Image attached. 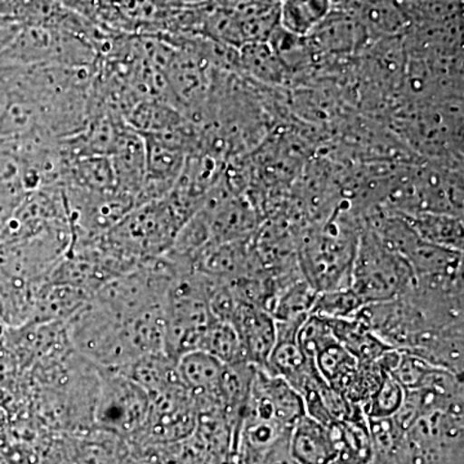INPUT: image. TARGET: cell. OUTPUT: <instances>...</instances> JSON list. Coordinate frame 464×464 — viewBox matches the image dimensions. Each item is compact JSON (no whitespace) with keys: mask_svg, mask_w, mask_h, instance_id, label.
<instances>
[{"mask_svg":"<svg viewBox=\"0 0 464 464\" xmlns=\"http://www.w3.org/2000/svg\"><path fill=\"white\" fill-rule=\"evenodd\" d=\"M364 218L353 207H338L322 225L302 237L298 264L317 293L347 288Z\"/></svg>","mask_w":464,"mask_h":464,"instance_id":"cell-1","label":"cell"},{"mask_svg":"<svg viewBox=\"0 0 464 464\" xmlns=\"http://www.w3.org/2000/svg\"><path fill=\"white\" fill-rule=\"evenodd\" d=\"M183 225L164 197L134 207L101 240L114 255L140 265L166 255Z\"/></svg>","mask_w":464,"mask_h":464,"instance_id":"cell-2","label":"cell"},{"mask_svg":"<svg viewBox=\"0 0 464 464\" xmlns=\"http://www.w3.org/2000/svg\"><path fill=\"white\" fill-rule=\"evenodd\" d=\"M414 284L415 274L409 262L364 222L351 271L350 288L357 297L364 304L393 301Z\"/></svg>","mask_w":464,"mask_h":464,"instance_id":"cell-3","label":"cell"},{"mask_svg":"<svg viewBox=\"0 0 464 464\" xmlns=\"http://www.w3.org/2000/svg\"><path fill=\"white\" fill-rule=\"evenodd\" d=\"M99 372L93 405L94 424L119 438H139L148 420L149 393L119 372L106 369H99Z\"/></svg>","mask_w":464,"mask_h":464,"instance_id":"cell-4","label":"cell"},{"mask_svg":"<svg viewBox=\"0 0 464 464\" xmlns=\"http://www.w3.org/2000/svg\"><path fill=\"white\" fill-rule=\"evenodd\" d=\"M198 420L197 402L179 382L150 396L148 420L137 440L143 444H174L190 438Z\"/></svg>","mask_w":464,"mask_h":464,"instance_id":"cell-5","label":"cell"},{"mask_svg":"<svg viewBox=\"0 0 464 464\" xmlns=\"http://www.w3.org/2000/svg\"><path fill=\"white\" fill-rule=\"evenodd\" d=\"M306 39L315 58L335 60L360 53L371 43L362 24L340 5H334Z\"/></svg>","mask_w":464,"mask_h":464,"instance_id":"cell-6","label":"cell"},{"mask_svg":"<svg viewBox=\"0 0 464 464\" xmlns=\"http://www.w3.org/2000/svg\"><path fill=\"white\" fill-rule=\"evenodd\" d=\"M226 365L201 350L190 351L177 360L179 381L190 392L197 405H218L219 390L224 380Z\"/></svg>","mask_w":464,"mask_h":464,"instance_id":"cell-7","label":"cell"},{"mask_svg":"<svg viewBox=\"0 0 464 464\" xmlns=\"http://www.w3.org/2000/svg\"><path fill=\"white\" fill-rule=\"evenodd\" d=\"M239 334L246 362L265 369L276 341V324L265 308L239 302L231 322Z\"/></svg>","mask_w":464,"mask_h":464,"instance_id":"cell-8","label":"cell"},{"mask_svg":"<svg viewBox=\"0 0 464 464\" xmlns=\"http://www.w3.org/2000/svg\"><path fill=\"white\" fill-rule=\"evenodd\" d=\"M340 7L357 18L371 42L404 35L411 25L402 0H343Z\"/></svg>","mask_w":464,"mask_h":464,"instance_id":"cell-9","label":"cell"},{"mask_svg":"<svg viewBox=\"0 0 464 464\" xmlns=\"http://www.w3.org/2000/svg\"><path fill=\"white\" fill-rule=\"evenodd\" d=\"M119 192L139 198L146 177V148L141 134L125 125L109 155Z\"/></svg>","mask_w":464,"mask_h":464,"instance_id":"cell-10","label":"cell"},{"mask_svg":"<svg viewBox=\"0 0 464 464\" xmlns=\"http://www.w3.org/2000/svg\"><path fill=\"white\" fill-rule=\"evenodd\" d=\"M289 454L295 464H331L337 447L328 426L304 414L290 431Z\"/></svg>","mask_w":464,"mask_h":464,"instance_id":"cell-11","label":"cell"},{"mask_svg":"<svg viewBox=\"0 0 464 464\" xmlns=\"http://www.w3.org/2000/svg\"><path fill=\"white\" fill-rule=\"evenodd\" d=\"M91 297L76 286L48 282L39 295L32 322L67 323Z\"/></svg>","mask_w":464,"mask_h":464,"instance_id":"cell-12","label":"cell"},{"mask_svg":"<svg viewBox=\"0 0 464 464\" xmlns=\"http://www.w3.org/2000/svg\"><path fill=\"white\" fill-rule=\"evenodd\" d=\"M399 215L408 222L420 239L442 248L463 252V217L440 213Z\"/></svg>","mask_w":464,"mask_h":464,"instance_id":"cell-13","label":"cell"},{"mask_svg":"<svg viewBox=\"0 0 464 464\" xmlns=\"http://www.w3.org/2000/svg\"><path fill=\"white\" fill-rule=\"evenodd\" d=\"M176 362V360L168 356L166 353H154L139 357L115 372L136 382L149 393V396H152L173 384L179 383Z\"/></svg>","mask_w":464,"mask_h":464,"instance_id":"cell-14","label":"cell"},{"mask_svg":"<svg viewBox=\"0 0 464 464\" xmlns=\"http://www.w3.org/2000/svg\"><path fill=\"white\" fill-rule=\"evenodd\" d=\"M186 116L172 103L160 100H140L124 116L125 124L137 133L159 134L185 123Z\"/></svg>","mask_w":464,"mask_h":464,"instance_id":"cell-15","label":"cell"},{"mask_svg":"<svg viewBox=\"0 0 464 464\" xmlns=\"http://www.w3.org/2000/svg\"><path fill=\"white\" fill-rule=\"evenodd\" d=\"M61 185L88 192L118 191L111 160L105 155L76 159L67 164Z\"/></svg>","mask_w":464,"mask_h":464,"instance_id":"cell-16","label":"cell"},{"mask_svg":"<svg viewBox=\"0 0 464 464\" xmlns=\"http://www.w3.org/2000/svg\"><path fill=\"white\" fill-rule=\"evenodd\" d=\"M333 0H282L279 25L295 35L306 38L331 14Z\"/></svg>","mask_w":464,"mask_h":464,"instance_id":"cell-17","label":"cell"},{"mask_svg":"<svg viewBox=\"0 0 464 464\" xmlns=\"http://www.w3.org/2000/svg\"><path fill=\"white\" fill-rule=\"evenodd\" d=\"M239 67L265 83L279 84L289 72L267 42L248 43L239 50Z\"/></svg>","mask_w":464,"mask_h":464,"instance_id":"cell-18","label":"cell"},{"mask_svg":"<svg viewBox=\"0 0 464 464\" xmlns=\"http://www.w3.org/2000/svg\"><path fill=\"white\" fill-rule=\"evenodd\" d=\"M199 350L216 357L225 365H235L246 362L243 343L231 323L213 317L204 333Z\"/></svg>","mask_w":464,"mask_h":464,"instance_id":"cell-19","label":"cell"},{"mask_svg":"<svg viewBox=\"0 0 464 464\" xmlns=\"http://www.w3.org/2000/svg\"><path fill=\"white\" fill-rule=\"evenodd\" d=\"M364 306L355 292L347 288L326 290L317 293L311 315L323 319H348L356 315L357 311Z\"/></svg>","mask_w":464,"mask_h":464,"instance_id":"cell-20","label":"cell"},{"mask_svg":"<svg viewBox=\"0 0 464 464\" xmlns=\"http://www.w3.org/2000/svg\"><path fill=\"white\" fill-rule=\"evenodd\" d=\"M404 398V389L389 372L384 371L374 395L364 408L366 418H372V420L392 418L401 408Z\"/></svg>","mask_w":464,"mask_h":464,"instance_id":"cell-21","label":"cell"},{"mask_svg":"<svg viewBox=\"0 0 464 464\" xmlns=\"http://www.w3.org/2000/svg\"><path fill=\"white\" fill-rule=\"evenodd\" d=\"M411 24L432 23L462 16L463 0H402Z\"/></svg>","mask_w":464,"mask_h":464,"instance_id":"cell-22","label":"cell"},{"mask_svg":"<svg viewBox=\"0 0 464 464\" xmlns=\"http://www.w3.org/2000/svg\"><path fill=\"white\" fill-rule=\"evenodd\" d=\"M23 26V24L17 23V21L0 17V54L16 38L18 32H20Z\"/></svg>","mask_w":464,"mask_h":464,"instance_id":"cell-23","label":"cell"},{"mask_svg":"<svg viewBox=\"0 0 464 464\" xmlns=\"http://www.w3.org/2000/svg\"><path fill=\"white\" fill-rule=\"evenodd\" d=\"M8 424L9 417L7 411H5V406L0 405V438L7 432Z\"/></svg>","mask_w":464,"mask_h":464,"instance_id":"cell-24","label":"cell"},{"mask_svg":"<svg viewBox=\"0 0 464 464\" xmlns=\"http://www.w3.org/2000/svg\"><path fill=\"white\" fill-rule=\"evenodd\" d=\"M215 0H179L181 7H201V5H212Z\"/></svg>","mask_w":464,"mask_h":464,"instance_id":"cell-25","label":"cell"},{"mask_svg":"<svg viewBox=\"0 0 464 464\" xmlns=\"http://www.w3.org/2000/svg\"><path fill=\"white\" fill-rule=\"evenodd\" d=\"M5 331H7V328H5V324H3L2 320H0V342H2L3 338H5Z\"/></svg>","mask_w":464,"mask_h":464,"instance_id":"cell-26","label":"cell"}]
</instances>
